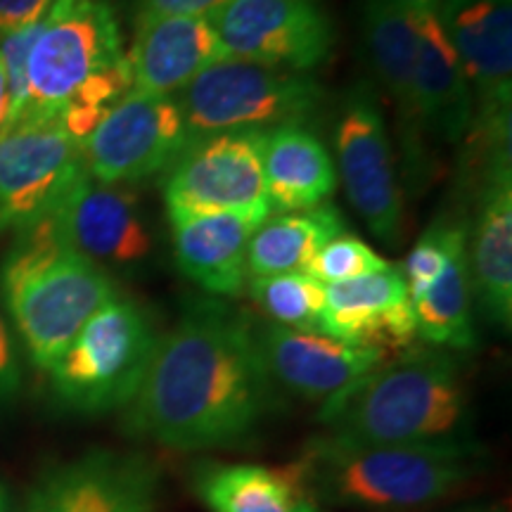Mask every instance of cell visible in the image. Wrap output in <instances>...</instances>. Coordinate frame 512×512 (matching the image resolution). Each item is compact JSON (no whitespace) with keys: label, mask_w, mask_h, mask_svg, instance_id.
Segmentation results:
<instances>
[{"label":"cell","mask_w":512,"mask_h":512,"mask_svg":"<svg viewBox=\"0 0 512 512\" xmlns=\"http://www.w3.org/2000/svg\"><path fill=\"white\" fill-rule=\"evenodd\" d=\"M273 382L252 323L216 299H200L159 337L128 430L174 451L233 446L271 408Z\"/></svg>","instance_id":"obj_1"},{"label":"cell","mask_w":512,"mask_h":512,"mask_svg":"<svg viewBox=\"0 0 512 512\" xmlns=\"http://www.w3.org/2000/svg\"><path fill=\"white\" fill-rule=\"evenodd\" d=\"M467 396L460 370L441 351L389 358L320 406L328 437L349 444H422L460 439Z\"/></svg>","instance_id":"obj_2"},{"label":"cell","mask_w":512,"mask_h":512,"mask_svg":"<svg viewBox=\"0 0 512 512\" xmlns=\"http://www.w3.org/2000/svg\"><path fill=\"white\" fill-rule=\"evenodd\" d=\"M470 441L422 444H349L313 439L299 460L318 498L366 510L403 512L432 505L479 470Z\"/></svg>","instance_id":"obj_3"},{"label":"cell","mask_w":512,"mask_h":512,"mask_svg":"<svg viewBox=\"0 0 512 512\" xmlns=\"http://www.w3.org/2000/svg\"><path fill=\"white\" fill-rule=\"evenodd\" d=\"M0 290L31 363L41 370L53 368L93 313L119 294L105 268L57 238L50 219L17 235Z\"/></svg>","instance_id":"obj_4"},{"label":"cell","mask_w":512,"mask_h":512,"mask_svg":"<svg viewBox=\"0 0 512 512\" xmlns=\"http://www.w3.org/2000/svg\"><path fill=\"white\" fill-rule=\"evenodd\" d=\"M176 100L192 145L219 133L304 126L320 112L325 91L309 74L223 57L195 76Z\"/></svg>","instance_id":"obj_5"},{"label":"cell","mask_w":512,"mask_h":512,"mask_svg":"<svg viewBox=\"0 0 512 512\" xmlns=\"http://www.w3.org/2000/svg\"><path fill=\"white\" fill-rule=\"evenodd\" d=\"M157 342L155 323L143 306L117 294L48 370L55 394L81 413L126 408L143 384Z\"/></svg>","instance_id":"obj_6"},{"label":"cell","mask_w":512,"mask_h":512,"mask_svg":"<svg viewBox=\"0 0 512 512\" xmlns=\"http://www.w3.org/2000/svg\"><path fill=\"white\" fill-rule=\"evenodd\" d=\"M124 57V38L107 0H53L29 53L24 117H57L83 83Z\"/></svg>","instance_id":"obj_7"},{"label":"cell","mask_w":512,"mask_h":512,"mask_svg":"<svg viewBox=\"0 0 512 512\" xmlns=\"http://www.w3.org/2000/svg\"><path fill=\"white\" fill-rule=\"evenodd\" d=\"M83 171L81 145L60 117H24L0 131V235L48 219Z\"/></svg>","instance_id":"obj_8"},{"label":"cell","mask_w":512,"mask_h":512,"mask_svg":"<svg viewBox=\"0 0 512 512\" xmlns=\"http://www.w3.org/2000/svg\"><path fill=\"white\" fill-rule=\"evenodd\" d=\"M266 136L259 131L219 133L185 147L166 174V211L271 216L264 176Z\"/></svg>","instance_id":"obj_9"},{"label":"cell","mask_w":512,"mask_h":512,"mask_svg":"<svg viewBox=\"0 0 512 512\" xmlns=\"http://www.w3.org/2000/svg\"><path fill=\"white\" fill-rule=\"evenodd\" d=\"M188 147L176 95L126 93L81 143L86 174L100 183L128 185L162 171Z\"/></svg>","instance_id":"obj_10"},{"label":"cell","mask_w":512,"mask_h":512,"mask_svg":"<svg viewBox=\"0 0 512 512\" xmlns=\"http://www.w3.org/2000/svg\"><path fill=\"white\" fill-rule=\"evenodd\" d=\"M209 17L226 57L287 72H311L335 46L320 0H230Z\"/></svg>","instance_id":"obj_11"},{"label":"cell","mask_w":512,"mask_h":512,"mask_svg":"<svg viewBox=\"0 0 512 512\" xmlns=\"http://www.w3.org/2000/svg\"><path fill=\"white\" fill-rule=\"evenodd\" d=\"M335 150L337 178H342L351 207L377 240L399 245L403 195L384 114L368 83H358L347 95L335 128Z\"/></svg>","instance_id":"obj_12"},{"label":"cell","mask_w":512,"mask_h":512,"mask_svg":"<svg viewBox=\"0 0 512 512\" xmlns=\"http://www.w3.org/2000/svg\"><path fill=\"white\" fill-rule=\"evenodd\" d=\"M57 238L98 266H136L152 254V235L126 185L83 171L48 216Z\"/></svg>","instance_id":"obj_13"},{"label":"cell","mask_w":512,"mask_h":512,"mask_svg":"<svg viewBox=\"0 0 512 512\" xmlns=\"http://www.w3.org/2000/svg\"><path fill=\"white\" fill-rule=\"evenodd\" d=\"M259 347L271 382L316 403L332 401L389 361L380 349L283 325H268L259 335Z\"/></svg>","instance_id":"obj_14"},{"label":"cell","mask_w":512,"mask_h":512,"mask_svg":"<svg viewBox=\"0 0 512 512\" xmlns=\"http://www.w3.org/2000/svg\"><path fill=\"white\" fill-rule=\"evenodd\" d=\"M434 15L470 79L475 117L512 110L510 0H439Z\"/></svg>","instance_id":"obj_15"},{"label":"cell","mask_w":512,"mask_h":512,"mask_svg":"<svg viewBox=\"0 0 512 512\" xmlns=\"http://www.w3.org/2000/svg\"><path fill=\"white\" fill-rule=\"evenodd\" d=\"M318 332L358 347L380 349L387 356L406 351L418 330L401 268L389 264L384 271L325 285Z\"/></svg>","instance_id":"obj_16"},{"label":"cell","mask_w":512,"mask_h":512,"mask_svg":"<svg viewBox=\"0 0 512 512\" xmlns=\"http://www.w3.org/2000/svg\"><path fill=\"white\" fill-rule=\"evenodd\" d=\"M361 34L370 69L394 102L406 174L418 181L427 174V150L415 110V15L389 0H366Z\"/></svg>","instance_id":"obj_17"},{"label":"cell","mask_w":512,"mask_h":512,"mask_svg":"<svg viewBox=\"0 0 512 512\" xmlns=\"http://www.w3.org/2000/svg\"><path fill=\"white\" fill-rule=\"evenodd\" d=\"M223 57L226 50L209 15H138L126 55L133 74L131 91L178 95Z\"/></svg>","instance_id":"obj_18"},{"label":"cell","mask_w":512,"mask_h":512,"mask_svg":"<svg viewBox=\"0 0 512 512\" xmlns=\"http://www.w3.org/2000/svg\"><path fill=\"white\" fill-rule=\"evenodd\" d=\"M157 475L145 460L93 453L50 475L29 512H155Z\"/></svg>","instance_id":"obj_19"},{"label":"cell","mask_w":512,"mask_h":512,"mask_svg":"<svg viewBox=\"0 0 512 512\" xmlns=\"http://www.w3.org/2000/svg\"><path fill=\"white\" fill-rule=\"evenodd\" d=\"M266 214H169L176 264L216 297H238L247 285V249Z\"/></svg>","instance_id":"obj_20"},{"label":"cell","mask_w":512,"mask_h":512,"mask_svg":"<svg viewBox=\"0 0 512 512\" xmlns=\"http://www.w3.org/2000/svg\"><path fill=\"white\" fill-rule=\"evenodd\" d=\"M415 31V110L422 136L458 145L475 121L470 79L434 12L415 15Z\"/></svg>","instance_id":"obj_21"},{"label":"cell","mask_w":512,"mask_h":512,"mask_svg":"<svg viewBox=\"0 0 512 512\" xmlns=\"http://www.w3.org/2000/svg\"><path fill=\"white\" fill-rule=\"evenodd\" d=\"M470 283L484 316L505 332L512 325V169L477 188L475 221L467 233Z\"/></svg>","instance_id":"obj_22"},{"label":"cell","mask_w":512,"mask_h":512,"mask_svg":"<svg viewBox=\"0 0 512 512\" xmlns=\"http://www.w3.org/2000/svg\"><path fill=\"white\" fill-rule=\"evenodd\" d=\"M195 491L209 512H320L302 463H207Z\"/></svg>","instance_id":"obj_23"},{"label":"cell","mask_w":512,"mask_h":512,"mask_svg":"<svg viewBox=\"0 0 512 512\" xmlns=\"http://www.w3.org/2000/svg\"><path fill=\"white\" fill-rule=\"evenodd\" d=\"M264 176L268 204L278 214L323 207L339 181L328 147L304 126H283L268 133Z\"/></svg>","instance_id":"obj_24"},{"label":"cell","mask_w":512,"mask_h":512,"mask_svg":"<svg viewBox=\"0 0 512 512\" xmlns=\"http://www.w3.org/2000/svg\"><path fill=\"white\" fill-rule=\"evenodd\" d=\"M411 304L415 330L425 342L458 351L475 347L477 330L475 320H472V283L465 226L453 238L437 280Z\"/></svg>","instance_id":"obj_25"},{"label":"cell","mask_w":512,"mask_h":512,"mask_svg":"<svg viewBox=\"0 0 512 512\" xmlns=\"http://www.w3.org/2000/svg\"><path fill=\"white\" fill-rule=\"evenodd\" d=\"M344 233V219L337 207L275 214L254 230L247 249L249 275L304 273L318 249Z\"/></svg>","instance_id":"obj_26"},{"label":"cell","mask_w":512,"mask_h":512,"mask_svg":"<svg viewBox=\"0 0 512 512\" xmlns=\"http://www.w3.org/2000/svg\"><path fill=\"white\" fill-rule=\"evenodd\" d=\"M247 292L252 302L290 330L318 332L320 316L325 306V285L306 273H278V275H249Z\"/></svg>","instance_id":"obj_27"},{"label":"cell","mask_w":512,"mask_h":512,"mask_svg":"<svg viewBox=\"0 0 512 512\" xmlns=\"http://www.w3.org/2000/svg\"><path fill=\"white\" fill-rule=\"evenodd\" d=\"M387 266L389 261L382 259L361 238L349 233H339L318 249V254L313 256L304 273L311 275L313 280H318L320 285H337L361 278V275L384 271Z\"/></svg>","instance_id":"obj_28"},{"label":"cell","mask_w":512,"mask_h":512,"mask_svg":"<svg viewBox=\"0 0 512 512\" xmlns=\"http://www.w3.org/2000/svg\"><path fill=\"white\" fill-rule=\"evenodd\" d=\"M460 228H463L460 223L437 221L420 235V240L408 252L401 273L408 285L411 302L437 280L441 268H444L448 249H451V242Z\"/></svg>","instance_id":"obj_29"},{"label":"cell","mask_w":512,"mask_h":512,"mask_svg":"<svg viewBox=\"0 0 512 512\" xmlns=\"http://www.w3.org/2000/svg\"><path fill=\"white\" fill-rule=\"evenodd\" d=\"M41 22L31 24L12 34L0 36V62H3L5 83H8V114L5 128L15 126L29 107V53L34 46Z\"/></svg>","instance_id":"obj_30"},{"label":"cell","mask_w":512,"mask_h":512,"mask_svg":"<svg viewBox=\"0 0 512 512\" xmlns=\"http://www.w3.org/2000/svg\"><path fill=\"white\" fill-rule=\"evenodd\" d=\"M22 389V363H19L15 342L0 313V403H10Z\"/></svg>","instance_id":"obj_31"},{"label":"cell","mask_w":512,"mask_h":512,"mask_svg":"<svg viewBox=\"0 0 512 512\" xmlns=\"http://www.w3.org/2000/svg\"><path fill=\"white\" fill-rule=\"evenodd\" d=\"M53 0H0V36L38 24Z\"/></svg>","instance_id":"obj_32"},{"label":"cell","mask_w":512,"mask_h":512,"mask_svg":"<svg viewBox=\"0 0 512 512\" xmlns=\"http://www.w3.org/2000/svg\"><path fill=\"white\" fill-rule=\"evenodd\" d=\"M230 0H140L138 15H195L207 17Z\"/></svg>","instance_id":"obj_33"},{"label":"cell","mask_w":512,"mask_h":512,"mask_svg":"<svg viewBox=\"0 0 512 512\" xmlns=\"http://www.w3.org/2000/svg\"><path fill=\"white\" fill-rule=\"evenodd\" d=\"M389 3L399 5L401 10L413 12V15H422V12H434V10H437L439 0H389Z\"/></svg>","instance_id":"obj_34"},{"label":"cell","mask_w":512,"mask_h":512,"mask_svg":"<svg viewBox=\"0 0 512 512\" xmlns=\"http://www.w3.org/2000/svg\"><path fill=\"white\" fill-rule=\"evenodd\" d=\"M5 114H8V83H5L3 62H0V131L5 126Z\"/></svg>","instance_id":"obj_35"},{"label":"cell","mask_w":512,"mask_h":512,"mask_svg":"<svg viewBox=\"0 0 512 512\" xmlns=\"http://www.w3.org/2000/svg\"><path fill=\"white\" fill-rule=\"evenodd\" d=\"M0 512H10L8 498H5V494H3V489H0Z\"/></svg>","instance_id":"obj_36"}]
</instances>
